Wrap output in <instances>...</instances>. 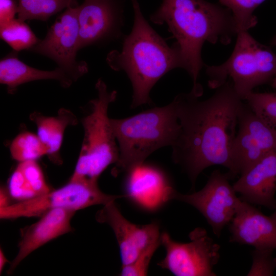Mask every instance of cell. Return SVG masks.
Wrapping results in <instances>:
<instances>
[{"label":"cell","instance_id":"cell-5","mask_svg":"<svg viewBox=\"0 0 276 276\" xmlns=\"http://www.w3.org/2000/svg\"><path fill=\"white\" fill-rule=\"evenodd\" d=\"M96 98L89 102V110L81 119L84 136L79 157L71 179L87 178L98 181L119 156L118 145L108 116L109 105L117 91H109L101 79L96 84Z\"/></svg>","mask_w":276,"mask_h":276},{"label":"cell","instance_id":"cell-34","mask_svg":"<svg viewBox=\"0 0 276 276\" xmlns=\"http://www.w3.org/2000/svg\"><path fill=\"white\" fill-rule=\"evenodd\" d=\"M274 262L276 267V258H274Z\"/></svg>","mask_w":276,"mask_h":276},{"label":"cell","instance_id":"cell-15","mask_svg":"<svg viewBox=\"0 0 276 276\" xmlns=\"http://www.w3.org/2000/svg\"><path fill=\"white\" fill-rule=\"evenodd\" d=\"M76 211L64 209L49 210L21 233L17 253L8 269L9 273L32 252L49 242L71 232V220Z\"/></svg>","mask_w":276,"mask_h":276},{"label":"cell","instance_id":"cell-1","mask_svg":"<svg viewBox=\"0 0 276 276\" xmlns=\"http://www.w3.org/2000/svg\"><path fill=\"white\" fill-rule=\"evenodd\" d=\"M215 89L204 100H199L203 92L191 90L173 101L180 129L172 146V159L193 186L200 173L214 165L226 167L232 179L231 149L244 100L229 82Z\"/></svg>","mask_w":276,"mask_h":276},{"label":"cell","instance_id":"cell-22","mask_svg":"<svg viewBox=\"0 0 276 276\" xmlns=\"http://www.w3.org/2000/svg\"><path fill=\"white\" fill-rule=\"evenodd\" d=\"M12 158L18 163L37 160L48 154V148L37 134L26 131L19 133L9 145Z\"/></svg>","mask_w":276,"mask_h":276},{"label":"cell","instance_id":"cell-17","mask_svg":"<svg viewBox=\"0 0 276 276\" xmlns=\"http://www.w3.org/2000/svg\"><path fill=\"white\" fill-rule=\"evenodd\" d=\"M233 185L243 200L272 209L276 208V150L249 167Z\"/></svg>","mask_w":276,"mask_h":276},{"label":"cell","instance_id":"cell-23","mask_svg":"<svg viewBox=\"0 0 276 276\" xmlns=\"http://www.w3.org/2000/svg\"><path fill=\"white\" fill-rule=\"evenodd\" d=\"M265 1L219 0V3L232 13L238 33L248 31L257 25L258 20L254 11Z\"/></svg>","mask_w":276,"mask_h":276},{"label":"cell","instance_id":"cell-29","mask_svg":"<svg viewBox=\"0 0 276 276\" xmlns=\"http://www.w3.org/2000/svg\"><path fill=\"white\" fill-rule=\"evenodd\" d=\"M11 198L8 188L1 187L0 190V208L8 206L12 203L10 201Z\"/></svg>","mask_w":276,"mask_h":276},{"label":"cell","instance_id":"cell-10","mask_svg":"<svg viewBox=\"0 0 276 276\" xmlns=\"http://www.w3.org/2000/svg\"><path fill=\"white\" fill-rule=\"evenodd\" d=\"M229 179L226 173L214 170L202 189L188 194L177 191L174 200L197 209L211 225L214 234L219 237L224 227L231 222L242 201L237 197Z\"/></svg>","mask_w":276,"mask_h":276},{"label":"cell","instance_id":"cell-26","mask_svg":"<svg viewBox=\"0 0 276 276\" xmlns=\"http://www.w3.org/2000/svg\"><path fill=\"white\" fill-rule=\"evenodd\" d=\"M160 244V239L152 243L144 250L133 262L122 266L120 275L122 276L146 275L152 257Z\"/></svg>","mask_w":276,"mask_h":276},{"label":"cell","instance_id":"cell-18","mask_svg":"<svg viewBox=\"0 0 276 276\" xmlns=\"http://www.w3.org/2000/svg\"><path fill=\"white\" fill-rule=\"evenodd\" d=\"M41 80L58 81L64 88L69 87L74 82L59 67L52 71H44L29 66L20 60L16 51H13L0 61V83L7 86L9 94L14 93L21 84Z\"/></svg>","mask_w":276,"mask_h":276},{"label":"cell","instance_id":"cell-33","mask_svg":"<svg viewBox=\"0 0 276 276\" xmlns=\"http://www.w3.org/2000/svg\"><path fill=\"white\" fill-rule=\"evenodd\" d=\"M271 217L276 220V211L271 215Z\"/></svg>","mask_w":276,"mask_h":276},{"label":"cell","instance_id":"cell-4","mask_svg":"<svg viewBox=\"0 0 276 276\" xmlns=\"http://www.w3.org/2000/svg\"><path fill=\"white\" fill-rule=\"evenodd\" d=\"M119 156L111 174L117 176L144 163L151 153L172 146L180 124L175 104L154 107L124 119H110Z\"/></svg>","mask_w":276,"mask_h":276},{"label":"cell","instance_id":"cell-12","mask_svg":"<svg viewBox=\"0 0 276 276\" xmlns=\"http://www.w3.org/2000/svg\"><path fill=\"white\" fill-rule=\"evenodd\" d=\"M276 150V131L267 125L244 103L232 149V178L244 172L267 154Z\"/></svg>","mask_w":276,"mask_h":276},{"label":"cell","instance_id":"cell-32","mask_svg":"<svg viewBox=\"0 0 276 276\" xmlns=\"http://www.w3.org/2000/svg\"><path fill=\"white\" fill-rule=\"evenodd\" d=\"M271 44L274 46H276V35L274 36L273 38L271 41Z\"/></svg>","mask_w":276,"mask_h":276},{"label":"cell","instance_id":"cell-31","mask_svg":"<svg viewBox=\"0 0 276 276\" xmlns=\"http://www.w3.org/2000/svg\"><path fill=\"white\" fill-rule=\"evenodd\" d=\"M271 85L276 88V75L274 76L273 79L272 80V82H271Z\"/></svg>","mask_w":276,"mask_h":276},{"label":"cell","instance_id":"cell-13","mask_svg":"<svg viewBox=\"0 0 276 276\" xmlns=\"http://www.w3.org/2000/svg\"><path fill=\"white\" fill-rule=\"evenodd\" d=\"M77 7L79 50L121 35L123 8L119 0H84Z\"/></svg>","mask_w":276,"mask_h":276},{"label":"cell","instance_id":"cell-14","mask_svg":"<svg viewBox=\"0 0 276 276\" xmlns=\"http://www.w3.org/2000/svg\"><path fill=\"white\" fill-rule=\"evenodd\" d=\"M96 219L112 229L119 246L122 266L133 262L147 247L160 239L157 222L145 225L134 224L122 215L115 201L103 205L97 212Z\"/></svg>","mask_w":276,"mask_h":276},{"label":"cell","instance_id":"cell-3","mask_svg":"<svg viewBox=\"0 0 276 276\" xmlns=\"http://www.w3.org/2000/svg\"><path fill=\"white\" fill-rule=\"evenodd\" d=\"M134 22L121 52L112 51L106 61L114 71H124L132 86V108L150 104V92L165 74L182 68L177 47H169L145 19L137 0H131Z\"/></svg>","mask_w":276,"mask_h":276},{"label":"cell","instance_id":"cell-9","mask_svg":"<svg viewBox=\"0 0 276 276\" xmlns=\"http://www.w3.org/2000/svg\"><path fill=\"white\" fill-rule=\"evenodd\" d=\"M55 62L73 80L88 72L84 61L77 60L79 50V28L77 7H70L58 16L45 37L30 50Z\"/></svg>","mask_w":276,"mask_h":276},{"label":"cell","instance_id":"cell-21","mask_svg":"<svg viewBox=\"0 0 276 276\" xmlns=\"http://www.w3.org/2000/svg\"><path fill=\"white\" fill-rule=\"evenodd\" d=\"M0 37L17 52L30 50L39 40L25 21L18 18L0 25Z\"/></svg>","mask_w":276,"mask_h":276},{"label":"cell","instance_id":"cell-24","mask_svg":"<svg viewBox=\"0 0 276 276\" xmlns=\"http://www.w3.org/2000/svg\"><path fill=\"white\" fill-rule=\"evenodd\" d=\"M244 101L263 122L276 131V93L252 91Z\"/></svg>","mask_w":276,"mask_h":276},{"label":"cell","instance_id":"cell-19","mask_svg":"<svg viewBox=\"0 0 276 276\" xmlns=\"http://www.w3.org/2000/svg\"><path fill=\"white\" fill-rule=\"evenodd\" d=\"M29 118L36 126L37 135L48 148L47 156L52 162L61 163L60 151L64 132L68 126L78 124L76 115L70 110L63 108L55 116H46L34 111Z\"/></svg>","mask_w":276,"mask_h":276},{"label":"cell","instance_id":"cell-20","mask_svg":"<svg viewBox=\"0 0 276 276\" xmlns=\"http://www.w3.org/2000/svg\"><path fill=\"white\" fill-rule=\"evenodd\" d=\"M75 0H18V18L24 21H43L62 10L73 6Z\"/></svg>","mask_w":276,"mask_h":276},{"label":"cell","instance_id":"cell-16","mask_svg":"<svg viewBox=\"0 0 276 276\" xmlns=\"http://www.w3.org/2000/svg\"><path fill=\"white\" fill-rule=\"evenodd\" d=\"M231 241L256 249H276V220L242 200L231 222Z\"/></svg>","mask_w":276,"mask_h":276},{"label":"cell","instance_id":"cell-6","mask_svg":"<svg viewBox=\"0 0 276 276\" xmlns=\"http://www.w3.org/2000/svg\"><path fill=\"white\" fill-rule=\"evenodd\" d=\"M209 86L215 89L231 83L244 100L253 89L271 83L276 75V53L254 38L248 31L239 32L229 57L217 65H205Z\"/></svg>","mask_w":276,"mask_h":276},{"label":"cell","instance_id":"cell-7","mask_svg":"<svg viewBox=\"0 0 276 276\" xmlns=\"http://www.w3.org/2000/svg\"><path fill=\"white\" fill-rule=\"evenodd\" d=\"M122 197L102 192L98 187V181L87 178L70 179L66 184L57 189L0 208V218L11 219L40 217L55 209L76 212L93 205H104Z\"/></svg>","mask_w":276,"mask_h":276},{"label":"cell","instance_id":"cell-27","mask_svg":"<svg viewBox=\"0 0 276 276\" xmlns=\"http://www.w3.org/2000/svg\"><path fill=\"white\" fill-rule=\"evenodd\" d=\"M273 250L266 249H256L252 251V264L247 275H272L276 268Z\"/></svg>","mask_w":276,"mask_h":276},{"label":"cell","instance_id":"cell-28","mask_svg":"<svg viewBox=\"0 0 276 276\" xmlns=\"http://www.w3.org/2000/svg\"><path fill=\"white\" fill-rule=\"evenodd\" d=\"M17 10L14 0H0V25L14 19Z\"/></svg>","mask_w":276,"mask_h":276},{"label":"cell","instance_id":"cell-2","mask_svg":"<svg viewBox=\"0 0 276 276\" xmlns=\"http://www.w3.org/2000/svg\"><path fill=\"white\" fill-rule=\"evenodd\" d=\"M151 19L166 24L175 38L182 68L191 76L194 90L202 89L197 80L203 66L204 43L228 44L238 33L231 11L205 0H163Z\"/></svg>","mask_w":276,"mask_h":276},{"label":"cell","instance_id":"cell-25","mask_svg":"<svg viewBox=\"0 0 276 276\" xmlns=\"http://www.w3.org/2000/svg\"><path fill=\"white\" fill-rule=\"evenodd\" d=\"M26 185L34 197L43 195L52 189L48 185L40 165L36 160L19 163Z\"/></svg>","mask_w":276,"mask_h":276},{"label":"cell","instance_id":"cell-8","mask_svg":"<svg viewBox=\"0 0 276 276\" xmlns=\"http://www.w3.org/2000/svg\"><path fill=\"white\" fill-rule=\"evenodd\" d=\"M189 238V242L180 243L167 232L162 233L160 242L166 256L158 266L177 276L216 275L213 268L220 257L219 245L201 227L193 230Z\"/></svg>","mask_w":276,"mask_h":276},{"label":"cell","instance_id":"cell-30","mask_svg":"<svg viewBox=\"0 0 276 276\" xmlns=\"http://www.w3.org/2000/svg\"><path fill=\"white\" fill-rule=\"evenodd\" d=\"M8 260L6 258L3 250L0 249V273H2L6 264L8 262Z\"/></svg>","mask_w":276,"mask_h":276},{"label":"cell","instance_id":"cell-11","mask_svg":"<svg viewBox=\"0 0 276 276\" xmlns=\"http://www.w3.org/2000/svg\"><path fill=\"white\" fill-rule=\"evenodd\" d=\"M125 174L122 196L139 210L154 213L174 200L177 191L160 167L144 162Z\"/></svg>","mask_w":276,"mask_h":276}]
</instances>
